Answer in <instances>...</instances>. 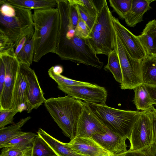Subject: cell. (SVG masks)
Instances as JSON below:
<instances>
[{"instance_id": "obj_1", "label": "cell", "mask_w": 156, "mask_h": 156, "mask_svg": "<svg viewBox=\"0 0 156 156\" xmlns=\"http://www.w3.org/2000/svg\"><path fill=\"white\" fill-rule=\"evenodd\" d=\"M57 7L60 24L55 53L62 60L101 69L103 63L97 57L88 39L80 38L76 34V27L73 25L70 17L68 0H58Z\"/></svg>"}, {"instance_id": "obj_2", "label": "cell", "mask_w": 156, "mask_h": 156, "mask_svg": "<svg viewBox=\"0 0 156 156\" xmlns=\"http://www.w3.org/2000/svg\"><path fill=\"white\" fill-rule=\"evenodd\" d=\"M0 52L15 50L24 35L34 31L31 10L0 0Z\"/></svg>"}, {"instance_id": "obj_3", "label": "cell", "mask_w": 156, "mask_h": 156, "mask_svg": "<svg viewBox=\"0 0 156 156\" xmlns=\"http://www.w3.org/2000/svg\"><path fill=\"white\" fill-rule=\"evenodd\" d=\"M33 10V61L38 62L47 54L55 53L57 42L60 16L57 7Z\"/></svg>"}, {"instance_id": "obj_4", "label": "cell", "mask_w": 156, "mask_h": 156, "mask_svg": "<svg viewBox=\"0 0 156 156\" xmlns=\"http://www.w3.org/2000/svg\"><path fill=\"white\" fill-rule=\"evenodd\" d=\"M84 102L68 95L46 99L44 106L64 135L70 140L76 136Z\"/></svg>"}, {"instance_id": "obj_5", "label": "cell", "mask_w": 156, "mask_h": 156, "mask_svg": "<svg viewBox=\"0 0 156 156\" xmlns=\"http://www.w3.org/2000/svg\"><path fill=\"white\" fill-rule=\"evenodd\" d=\"M95 23L88 39L90 45L96 54L108 56L113 50L116 32L112 13L106 0L100 1Z\"/></svg>"}, {"instance_id": "obj_6", "label": "cell", "mask_w": 156, "mask_h": 156, "mask_svg": "<svg viewBox=\"0 0 156 156\" xmlns=\"http://www.w3.org/2000/svg\"><path fill=\"white\" fill-rule=\"evenodd\" d=\"M88 104L93 112L106 128L129 140L141 112L118 109L106 104Z\"/></svg>"}, {"instance_id": "obj_7", "label": "cell", "mask_w": 156, "mask_h": 156, "mask_svg": "<svg viewBox=\"0 0 156 156\" xmlns=\"http://www.w3.org/2000/svg\"><path fill=\"white\" fill-rule=\"evenodd\" d=\"M115 46L119 57L122 76L120 88L122 90L133 89L138 85L143 83L142 74L143 60L132 57L116 33Z\"/></svg>"}, {"instance_id": "obj_8", "label": "cell", "mask_w": 156, "mask_h": 156, "mask_svg": "<svg viewBox=\"0 0 156 156\" xmlns=\"http://www.w3.org/2000/svg\"><path fill=\"white\" fill-rule=\"evenodd\" d=\"M0 60L3 62L5 76L2 90L0 93V110L12 109L14 89L19 70L20 62L14 55V49L0 52Z\"/></svg>"}, {"instance_id": "obj_9", "label": "cell", "mask_w": 156, "mask_h": 156, "mask_svg": "<svg viewBox=\"0 0 156 156\" xmlns=\"http://www.w3.org/2000/svg\"><path fill=\"white\" fill-rule=\"evenodd\" d=\"M129 140V150L139 149L154 144L152 121L148 110L141 112Z\"/></svg>"}, {"instance_id": "obj_10", "label": "cell", "mask_w": 156, "mask_h": 156, "mask_svg": "<svg viewBox=\"0 0 156 156\" xmlns=\"http://www.w3.org/2000/svg\"><path fill=\"white\" fill-rule=\"evenodd\" d=\"M58 87L67 95L86 103L106 104L107 90L97 84L93 87L58 85Z\"/></svg>"}, {"instance_id": "obj_11", "label": "cell", "mask_w": 156, "mask_h": 156, "mask_svg": "<svg viewBox=\"0 0 156 156\" xmlns=\"http://www.w3.org/2000/svg\"><path fill=\"white\" fill-rule=\"evenodd\" d=\"M115 30L124 47L133 58L143 60L147 57L145 51L137 36L133 34L113 16Z\"/></svg>"}, {"instance_id": "obj_12", "label": "cell", "mask_w": 156, "mask_h": 156, "mask_svg": "<svg viewBox=\"0 0 156 156\" xmlns=\"http://www.w3.org/2000/svg\"><path fill=\"white\" fill-rule=\"evenodd\" d=\"M107 129L93 112L88 104L84 102L75 137L92 138L96 134L105 133Z\"/></svg>"}, {"instance_id": "obj_13", "label": "cell", "mask_w": 156, "mask_h": 156, "mask_svg": "<svg viewBox=\"0 0 156 156\" xmlns=\"http://www.w3.org/2000/svg\"><path fill=\"white\" fill-rule=\"evenodd\" d=\"M20 63L23 69L27 82V113H30L33 109H37L44 103L46 99L34 71L27 65Z\"/></svg>"}, {"instance_id": "obj_14", "label": "cell", "mask_w": 156, "mask_h": 156, "mask_svg": "<svg viewBox=\"0 0 156 156\" xmlns=\"http://www.w3.org/2000/svg\"><path fill=\"white\" fill-rule=\"evenodd\" d=\"M101 147L112 156L127 151L126 138L107 129L103 133L96 134L92 137Z\"/></svg>"}, {"instance_id": "obj_15", "label": "cell", "mask_w": 156, "mask_h": 156, "mask_svg": "<svg viewBox=\"0 0 156 156\" xmlns=\"http://www.w3.org/2000/svg\"><path fill=\"white\" fill-rule=\"evenodd\" d=\"M67 144L77 153L84 156L110 154L92 138L75 137Z\"/></svg>"}, {"instance_id": "obj_16", "label": "cell", "mask_w": 156, "mask_h": 156, "mask_svg": "<svg viewBox=\"0 0 156 156\" xmlns=\"http://www.w3.org/2000/svg\"><path fill=\"white\" fill-rule=\"evenodd\" d=\"M28 84L23 69L20 63L19 70L14 89L12 109H18L20 112L27 111Z\"/></svg>"}, {"instance_id": "obj_17", "label": "cell", "mask_w": 156, "mask_h": 156, "mask_svg": "<svg viewBox=\"0 0 156 156\" xmlns=\"http://www.w3.org/2000/svg\"><path fill=\"white\" fill-rule=\"evenodd\" d=\"M155 0H132L131 9L124 19L127 24L134 27L143 20L144 13L151 8L150 4Z\"/></svg>"}, {"instance_id": "obj_18", "label": "cell", "mask_w": 156, "mask_h": 156, "mask_svg": "<svg viewBox=\"0 0 156 156\" xmlns=\"http://www.w3.org/2000/svg\"><path fill=\"white\" fill-rule=\"evenodd\" d=\"M37 133L52 149L57 156H84L76 152L67 144L55 138L39 128Z\"/></svg>"}, {"instance_id": "obj_19", "label": "cell", "mask_w": 156, "mask_h": 156, "mask_svg": "<svg viewBox=\"0 0 156 156\" xmlns=\"http://www.w3.org/2000/svg\"><path fill=\"white\" fill-rule=\"evenodd\" d=\"M12 5L30 9L56 8L58 0H5Z\"/></svg>"}, {"instance_id": "obj_20", "label": "cell", "mask_w": 156, "mask_h": 156, "mask_svg": "<svg viewBox=\"0 0 156 156\" xmlns=\"http://www.w3.org/2000/svg\"><path fill=\"white\" fill-rule=\"evenodd\" d=\"M133 90L135 94L133 101L138 110H147L153 106L152 100L144 84L138 85Z\"/></svg>"}, {"instance_id": "obj_21", "label": "cell", "mask_w": 156, "mask_h": 156, "mask_svg": "<svg viewBox=\"0 0 156 156\" xmlns=\"http://www.w3.org/2000/svg\"><path fill=\"white\" fill-rule=\"evenodd\" d=\"M31 118L28 116L16 123L0 129V145L23 134L24 132L21 131V128Z\"/></svg>"}, {"instance_id": "obj_22", "label": "cell", "mask_w": 156, "mask_h": 156, "mask_svg": "<svg viewBox=\"0 0 156 156\" xmlns=\"http://www.w3.org/2000/svg\"><path fill=\"white\" fill-rule=\"evenodd\" d=\"M142 74L143 84L156 86V58L147 57L143 60Z\"/></svg>"}, {"instance_id": "obj_23", "label": "cell", "mask_w": 156, "mask_h": 156, "mask_svg": "<svg viewBox=\"0 0 156 156\" xmlns=\"http://www.w3.org/2000/svg\"><path fill=\"white\" fill-rule=\"evenodd\" d=\"M108 56L107 63L104 69L110 72L115 80L121 84L122 80V74L119 57L115 46L113 50Z\"/></svg>"}, {"instance_id": "obj_24", "label": "cell", "mask_w": 156, "mask_h": 156, "mask_svg": "<svg viewBox=\"0 0 156 156\" xmlns=\"http://www.w3.org/2000/svg\"><path fill=\"white\" fill-rule=\"evenodd\" d=\"M34 48L33 34L27 40L23 47L16 57L19 62L30 66L33 61Z\"/></svg>"}, {"instance_id": "obj_25", "label": "cell", "mask_w": 156, "mask_h": 156, "mask_svg": "<svg viewBox=\"0 0 156 156\" xmlns=\"http://www.w3.org/2000/svg\"><path fill=\"white\" fill-rule=\"evenodd\" d=\"M48 73L50 77L58 85L93 87L96 85L87 82L76 80L58 74L54 72L53 66L48 69Z\"/></svg>"}, {"instance_id": "obj_26", "label": "cell", "mask_w": 156, "mask_h": 156, "mask_svg": "<svg viewBox=\"0 0 156 156\" xmlns=\"http://www.w3.org/2000/svg\"><path fill=\"white\" fill-rule=\"evenodd\" d=\"M37 135L30 132H24L22 134L0 145V148L5 147H27L32 146L33 143Z\"/></svg>"}, {"instance_id": "obj_27", "label": "cell", "mask_w": 156, "mask_h": 156, "mask_svg": "<svg viewBox=\"0 0 156 156\" xmlns=\"http://www.w3.org/2000/svg\"><path fill=\"white\" fill-rule=\"evenodd\" d=\"M32 156H57L40 136L37 134L32 144Z\"/></svg>"}, {"instance_id": "obj_28", "label": "cell", "mask_w": 156, "mask_h": 156, "mask_svg": "<svg viewBox=\"0 0 156 156\" xmlns=\"http://www.w3.org/2000/svg\"><path fill=\"white\" fill-rule=\"evenodd\" d=\"M132 0H109V3L113 10L119 17L124 19L129 11Z\"/></svg>"}, {"instance_id": "obj_29", "label": "cell", "mask_w": 156, "mask_h": 156, "mask_svg": "<svg viewBox=\"0 0 156 156\" xmlns=\"http://www.w3.org/2000/svg\"><path fill=\"white\" fill-rule=\"evenodd\" d=\"M32 147H5L2 148L0 156H32Z\"/></svg>"}, {"instance_id": "obj_30", "label": "cell", "mask_w": 156, "mask_h": 156, "mask_svg": "<svg viewBox=\"0 0 156 156\" xmlns=\"http://www.w3.org/2000/svg\"><path fill=\"white\" fill-rule=\"evenodd\" d=\"M137 37L145 51L147 57L153 58L154 42L151 35L144 29L142 33Z\"/></svg>"}, {"instance_id": "obj_31", "label": "cell", "mask_w": 156, "mask_h": 156, "mask_svg": "<svg viewBox=\"0 0 156 156\" xmlns=\"http://www.w3.org/2000/svg\"><path fill=\"white\" fill-rule=\"evenodd\" d=\"M115 156H156V147L153 144L138 150H129L125 152Z\"/></svg>"}, {"instance_id": "obj_32", "label": "cell", "mask_w": 156, "mask_h": 156, "mask_svg": "<svg viewBox=\"0 0 156 156\" xmlns=\"http://www.w3.org/2000/svg\"><path fill=\"white\" fill-rule=\"evenodd\" d=\"M70 4L83 7L92 16L96 17L98 12V5L95 1L91 0H68Z\"/></svg>"}, {"instance_id": "obj_33", "label": "cell", "mask_w": 156, "mask_h": 156, "mask_svg": "<svg viewBox=\"0 0 156 156\" xmlns=\"http://www.w3.org/2000/svg\"><path fill=\"white\" fill-rule=\"evenodd\" d=\"M20 112L18 109L8 110H0V129L9 124H13L14 117Z\"/></svg>"}, {"instance_id": "obj_34", "label": "cell", "mask_w": 156, "mask_h": 156, "mask_svg": "<svg viewBox=\"0 0 156 156\" xmlns=\"http://www.w3.org/2000/svg\"><path fill=\"white\" fill-rule=\"evenodd\" d=\"M77 6L80 17L86 23L91 31L95 23L96 17L91 16L83 7Z\"/></svg>"}, {"instance_id": "obj_35", "label": "cell", "mask_w": 156, "mask_h": 156, "mask_svg": "<svg viewBox=\"0 0 156 156\" xmlns=\"http://www.w3.org/2000/svg\"><path fill=\"white\" fill-rule=\"evenodd\" d=\"M76 33L79 37L83 39H88L90 30L86 23L80 17L75 28Z\"/></svg>"}, {"instance_id": "obj_36", "label": "cell", "mask_w": 156, "mask_h": 156, "mask_svg": "<svg viewBox=\"0 0 156 156\" xmlns=\"http://www.w3.org/2000/svg\"><path fill=\"white\" fill-rule=\"evenodd\" d=\"M144 29L151 35L154 42V52L153 58H156V20L149 21L146 25Z\"/></svg>"}, {"instance_id": "obj_37", "label": "cell", "mask_w": 156, "mask_h": 156, "mask_svg": "<svg viewBox=\"0 0 156 156\" xmlns=\"http://www.w3.org/2000/svg\"><path fill=\"white\" fill-rule=\"evenodd\" d=\"M69 3V15L70 20L73 25L76 27L80 18L77 6L71 5Z\"/></svg>"}, {"instance_id": "obj_38", "label": "cell", "mask_w": 156, "mask_h": 156, "mask_svg": "<svg viewBox=\"0 0 156 156\" xmlns=\"http://www.w3.org/2000/svg\"><path fill=\"white\" fill-rule=\"evenodd\" d=\"M148 110L152 121L154 142L156 147V109L153 106Z\"/></svg>"}, {"instance_id": "obj_39", "label": "cell", "mask_w": 156, "mask_h": 156, "mask_svg": "<svg viewBox=\"0 0 156 156\" xmlns=\"http://www.w3.org/2000/svg\"><path fill=\"white\" fill-rule=\"evenodd\" d=\"M34 31H32L24 35L20 39L14 50V55L16 57L19 53L23 47L27 40L30 35L34 34Z\"/></svg>"}, {"instance_id": "obj_40", "label": "cell", "mask_w": 156, "mask_h": 156, "mask_svg": "<svg viewBox=\"0 0 156 156\" xmlns=\"http://www.w3.org/2000/svg\"><path fill=\"white\" fill-rule=\"evenodd\" d=\"M5 76V70L4 64L0 60V93L2 91L4 83Z\"/></svg>"}, {"instance_id": "obj_41", "label": "cell", "mask_w": 156, "mask_h": 156, "mask_svg": "<svg viewBox=\"0 0 156 156\" xmlns=\"http://www.w3.org/2000/svg\"><path fill=\"white\" fill-rule=\"evenodd\" d=\"M144 85L150 95L153 104L156 105V86Z\"/></svg>"}, {"instance_id": "obj_42", "label": "cell", "mask_w": 156, "mask_h": 156, "mask_svg": "<svg viewBox=\"0 0 156 156\" xmlns=\"http://www.w3.org/2000/svg\"><path fill=\"white\" fill-rule=\"evenodd\" d=\"M53 68L55 73L58 74H61L63 70V67L60 65H58L53 66Z\"/></svg>"}, {"instance_id": "obj_43", "label": "cell", "mask_w": 156, "mask_h": 156, "mask_svg": "<svg viewBox=\"0 0 156 156\" xmlns=\"http://www.w3.org/2000/svg\"><path fill=\"white\" fill-rule=\"evenodd\" d=\"M103 156H112L110 154H108V155H104Z\"/></svg>"}]
</instances>
